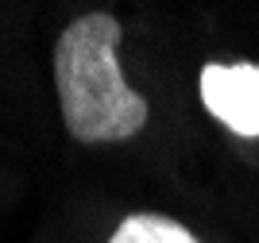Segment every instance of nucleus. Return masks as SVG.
Segmentation results:
<instances>
[{
    "label": "nucleus",
    "mask_w": 259,
    "mask_h": 243,
    "mask_svg": "<svg viewBox=\"0 0 259 243\" xmlns=\"http://www.w3.org/2000/svg\"><path fill=\"white\" fill-rule=\"evenodd\" d=\"M201 105L236 135H259V66L209 62L201 70Z\"/></svg>",
    "instance_id": "nucleus-2"
},
{
    "label": "nucleus",
    "mask_w": 259,
    "mask_h": 243,
    "mask_svg": "<svg viewBox=\"0 0 259 243\" xmlns=\"http://www.w3.org/2000/svg\"><path fill=\"white\" fill-rule=\"evenodd\" d=\"M116 46L120 20L108 12L70 20L54 42L58 108L77 143H124L147 127V101L124 81Z\"/></svg>",
    "instance_id": "nucleus-1"
},
{
    "label": "nucleus",
    "mask_w": 259,
    "mask_h": 243,
    "mask_svg": "<svg viewBox=\"0 0 259 243\" xmlns=\"http://www.w3.org/2000/svg\"><path fill=\"white\" fill-rule=\"evenodd\" d=\"M108 243H201L186 224L162 216V212H132L128 220L108 235Z\"/></svg>",
    "instance_id": "nucleus-3"
}]
</instances>
